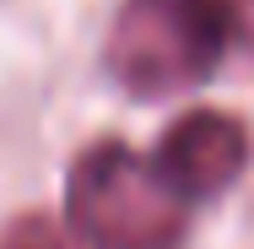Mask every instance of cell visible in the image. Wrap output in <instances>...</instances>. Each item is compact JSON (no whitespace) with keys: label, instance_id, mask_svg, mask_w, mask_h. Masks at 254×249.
Returning a JSON list of instances; mask_svg holds the SVG:
<instances>
[{"label":"cell","instance_id":"4","mask_svg":"<svg viewBox=\"0 0 254 249\" xmlns=\"http://www.w3.org/2000/svg\"><path fill=\"white\" fill-rule=\"evenodd\" d=\"M0 249H70V244L54 233L44 217H27V222H16V228L5 233V244H0Z\"/></svg>","mask_w":254,"mask_h":249},{"label":"cell","instance_id":"5","mask_svg":"<svg viewBox=\"0 0 254 249\" xmlns=\"http://www.w3.org/2000/svg\"><path fill=\"white\" fill-rule=\"evenodd\" d=\"M233 5H238V27L254 33V0H233Z\"/></svg>","mask_w":254,"mask_h":249},{"label":"cell","instance_id":"2","mask_svg":"<svg viewBox=\"0 0 254 249\" xmlns=\"http://www.w3.org/2000/svg\"><path fill=\"white\" fill-rule=\"evenodd\" d=\"M65 222L87 249H179L184 200L157 179L152 157L92 141L65 173Z\"/></svg>","mask_w":254,"mask_h":249},{"label":"cell","instance_id":"3","mask_svg":"<svg viewBox=\"0 0 254 249\" xmlns=\"http://www.w3.org/2000/svg\"><path fill=\"white\" fill-rule=\"evenodd\" d=\"M249 157H254V136L238 114H227V108H190V114H179L157 136L152 168H157V179L190 206V200L227 195L244 179Z\"/></svg>","mask_w":254,"mask_h":249},{"label":"cell","instance_id":"1","mask_svg":"<svg viewBox=\"0 0 254 249\" xmlns=\"http://www.w3.org/2000/svg\"><path fill=\"white\" fill-rule=\"evenodd\" d=\"M238 33L233 0H125L103 65L130 98H173L211 82Z\"/></svg>","mask_w":254,"mask_h":249}]
</instances>
